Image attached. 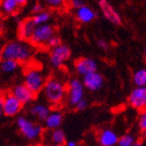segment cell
I'll list each match as a JSON object with an SVG mask.
<instances>
[{"label":"cell","instance_id":"484cf974","mask_svg":"<svg viewBox=\"0 0 146 146\" xmlns=\"http://www.w3.org/2000/svg\"><path fill=\"white\" fill-rule=\"evenodd\" d=\"M137 125H138V129L141 132L145 133L146 131V113L145 111H141V115H139L138 121H137Z\"/></svg>","mask_w":146,"mask_h":146},{"label":"cell","instance_id":"ac0fdd59","mask_svg":"<svg viewBox=\"0 0 146 146\" xmlns=\"http://www.w3.org/2000/svg\"><path fill=\"white\" fill-rule=\"evenodd\" d=\"M63 121V115L60 111H50V113L48 115V117L45 119L44 124L45 127L49 130H56L59 129V127L61 126Z\"/></svg>","mask_w":146,"mask_h":146},{"label":"cell","instance_id":"cb8c5ba5","mask_svg":"<svg viewBox=\"0 0 146 146\" xmlns=\"http://www.w3.org/2000/svg\"><path fill=\"white\" fill-rule=\"evenodd\" d=\"M136 141H137L136 137H135L134 134L127 133V134H124L123 136L119 137L117 145V146H133Z\"/></svg>","mask_w":146,"mask_h":146},{"label":"cell","instance_id":"1f68e13d","mask_svg":"<svg viewBox=\"0 0 146 146\" xmlns=\"http://www.w3.org/2000/svg\"><path fill=\"white\" fill-rule=\"evenodd\" d=\"M64 146H78V143L76 141H74V140H68V141L66 140Z\"/></svg>","mask_w":146,"mask_h":146},{"label":"cell","instance_id":"3957f363","mask_svg":"<svg viewBox=\"0 0 146 146\" xmlns=\"http://www.w3.org/2000/svg\"><path fill=\"white\" fill-rule=\"evenodd\" d=\"M46 82V78L44 74L38 68H30L25 73L24 85L35 95L43 90L44 85Z\"/></svg>","mask_w":146,"mask_h":146},{"label":"cell","instance_id":"f546056e","mask_svg":"<svg viewBox=\"0 0 146 146\" xmlns=\"http://www.w3.org/2000/svg\"><path fill=\"white\" fill-rule=\"evenodd\" d=\"M88 106V102H87V100L84 98V99H82L81 101H79L77 104H76V108H77V110H86Z\"/></svg>","mask_w":146,"mask_h":146},{"label":"cell","instance_id":"4dcf8cb0","mask_svg":"<svg viewBox=\"0 0 146 146\" xmlns=\"http://www.w3.org/2000/svg\"><path fill=\"white\" fill-rule=\"evenodd\" d=\"M97 46L99 47L101 50H107L108 49V43L107 41H105L104 39H98L97 40Z\"/></svg>","mask_w":146,"mask_h":146},{"label":"cell","instance_id":"603a6c76","mask_svg":"<svg viewBox=\"0 0 146 146\" xmlns=\"http://www.w3.org/2000/svg\"><path fill=\"white\" fill-rule=\"evenodd\" d=\"M133 83L136 87H145L146 86V70L140 68L137 70L133 75Z\"/></svg>","mask_w":146,"mask_h":146},{"label":"cell","instance_id":"83f0119b","mask_svg":"<svg viewBox=\"0 0 146 146\" xmlns=\"http://www.w3.org/2000/svg\"><path fill=\"white\" fill-rule=\"evenodd\" d=\"M43 10H44L43 4H41V3H39V2H37V3H35L33 6H32L31 12H32V15H37V13H40V12H42Z\"/></svg>","mask_w":146,"mask_h":146},{"label":"cell","instance_id":"7402d4cb","mask_svg":"<svg viewBox=\"0 0 146 146\" xmlns=\"http://www.w3.org/2000/svg\"><path fill=\"white\" fill-rule=\"evenodd\" d=\"M50 138H51V141L54 145L64 146V144H66V134H64V132L61 129L53 130V131L51 132Z\"/></svg>","mask_w":146,"mask_h":146},{"label":"cell","instance_id":"7c38bea8","mask_svg":"<svg viewBox=\"0 0 146 146\" xmlns=\"http://www.w3.org/2000/svg\"><path fill=\"white\" fill-rule=\"evenodd\" d=\"M82 83H83V86L85 89L92 91V92H96V91H99L103 87L104 78L100 73L95 72V73L89 74V75L83 77Z\"/></svg>","mask_w":146,"mask_h":146},{"label":"cell","instance_id":"9c48e42d","mask_svg":"<svg viewBox=\"0 0 146 146\" xmlns=\"http://www.w3.org/2000/svg\"><path fill=\"white\" fill-rule=\"evenodd\" d=\"M23 104L11 94L6 93L4 94L3 98V105H2V112L3 115L6 117H15L22 111Z\"/></svg>","mask_w":146,"mask_h":146},{"label":"cell","instance_id":"d6986e66","mask_svg":"<svg viewBox=\"0 0 146 146\" xmlns=\"http://www.w3.org/2000/svg\"><path fill=\"white\" fill-rule=\"evenodd\" d=\"M30 113L39 121H45L48 115L50 113V108L43 103H36L33 104L30 108Z\"/></svg>","mask_w":146,"mask_h":146},{"label":"cell","instance_id":"44dd1931","mask_svg":"<svg viewBox=\"0 0 146 146\" xmlns=\"http://www.w3.org/2000/svg\"><path fill=\"white\" fill-rule=\"evenodd\" d=\"M20 66V63L11 59H1L0 60V68L4 74H11L15 72Z\"/></svg>","mask_w":146,"mask_h":146},{"label":"cell","instance_id":"e0dca14e","mask_svg":"<svg viewBox=\"0 0 146 146\" xmlns=\"http://www.w3.org/2000/svg\"><path fill=\"white\" fill-rule=\"evenodd\" d=\"M117 140L119 136L111 129H104L98 134V143L100 146H115Z\"/></svg>","mask_w":146,"mask_h":146},{"label":"cell","instance_id":"8d00e7d4","mask_svg":"<svg viewBox=\"0 0 146 146\" xmlns=\"http://www.w3.org/2000/svg\"><path fill=\"white\" fill-rule=\"evenodd\" d=\"M50 146H61V145H54V144H52V145H50Z\"/></svg>","mask_w":146,"mask_h":146},{"label":"cell","instance_id":"5b68a950","mask_svg":"<svg viewBox=\"0 0 146 146\" xmlns=\"http://www.w3.org/2000/svg\"><path fill=\"white\" fill-rule=\"evenodd\" d=\"M17 126L23 136L29 140L39 138L43 133V128L40 125L35 124L26 117H19L17 119Z\"/></svg>","mask_w":146,"mask_h":146},{"label":"cell","instance_id":"4fadbf2b","mask_svg":"<svg viewBox=\"0 0 146 146\" xmlns=\"http://www.w3.org/2000/svg\"><path fill=\"white\" fill-rule=\"evenodd\" d=\"M10 93H11L23 105L32 102V101L34 100L35 96H36V95L33 92H31L24 84L15 85V87L12 88V90L10 91Z\"/></svg>","mask_w":146,"mask_h":146},{"label":"cell","instance_id":"277c9868","mask_svg":"<svg viewBox=\"0 0 146 146\" xmlns=\"http://www.w3.org/2000/svg\"><path fill=\"white\" fill-rule=\"evenodd\" d=\"M55 28L51 24L37 26L29 40V43L34 47H45L48 40L55 35Z\"/></svg>","mask_w":146,"mask_h":146},{"label":"cell","instance_id":"30bf717a","mask_svg":"<svg viewBox=\"0 0 146 146\" xmlns=\"http://www.w3.org/2000/svg\"><path fill=\"white\" fill-rule=\"evenodd\" d=\"M74 66H75L76 72L82 77L97 72L98 68L96 60L90 57H80L77 60H75Z\"/></svg>","mask_w":146,"mask_h":146},{"label":"cell","instance_id":"d6a6232c","mask_svg":"<svg viewBox=\"0 0 146 146\" xmlns=\"http://www.w3.org/2000/svg\"><path fill=\"white\" fill-rule=\"evenodd\" d=\"M3 98H4V94L0 93V110H2V105H3Z\"/></svg>","mask_w":146,"mask_h":146},{"label":"cell","instance_id":"ffe728a7","mask_svg":"<svg viewBox=\"0 0 146 146\" xmlns=\"http://www.w3.org/2000/svg\"><path fill=\"white\" fill-rule=\"evenodd\" d=\"M51 19V15L50 12L47 11V10H43L40 13H37L35 15H32L31 20L33 22V24L35 25V27L37 26H41V25H45L48 24V22Z\"/></svg>","mask_w":146,"mask_h":146},{"label":"cell","instance_id":"f1b7e54d","mask_svg":"<svg viewBox=\"0 0 146 146\" xmlns=\"http://www.w3.org/2000/svg\"><path fill=\"white\" fill-rule=\"evenodd\" d=\"M86 3L84 2L83 0H72L71 2H70V5H71L74 9H78V8L82 7Z\"/></svg>","mask_w":146,"mask_h":146},{"label":"cell","instance_id":"d590c367","mask_svg":"<svg viewBox=\"0 0 146 146\" xmlns=\"http://www.w3.org/2000/svg\"><path fill=\"white\" fill-rule=\"evenodd\" d=\"M2 59V49L0 48V60Z\"/></svg>","mask_w":146,"mask_h":146},{"label":"cell","instance_id":"52a82bcc","mask_svg":"<svg viewBox=\"0 0 146 146\" xmlns=\"http://www.w3.org/2000/svg\"><path fill=\"white\" fill-rule=\"evenodd\" d=\"M71 48L66 44L61 43L59 46L51 49L49 59H50V62L54 68H60L64 64L66 61H68L71 58Z\"/></svg>","mask_w":146,"mask_h":146},{"label":"cell","instance_id":"7a4b0ae2","mask_svg":"<svg viewBox=\"0 0 146 146\" xmlns=\"http://www.w3.org/2000/svg\"><path fill=\"white\" fill-rule=\"evenodd\" d=\"M42 91L47 101L52 105L61 104L66 97V84L57 78H50L46 80Z\"/></svg>","mask_w":146,"mask_h":146},{"label":"cell","instance_id":"2e32d148","mask_svg":"<svg viewBox=\"0 0 146 146\" xmlns=\"http://www.w3.org/2000/svg\"><path fill=\"white\" fill-rule=\"evenodd\" d=\"M96 15H96V11L87 4L83 5L82 7L75 10L76 19L80 23H82V24H89V23H91L92 21L95 20Z\"/></svg>","mask_w":146,"mask_h":146},{"label":"cell","instance_id":"836d02e7","mask_svg":"<svg viewBox=\"0 0 146 146\" xmlns=\"http://www.w3.org/2000/svg\"><path fill=\"white\" fill-rule=\"evenodd\" d=\"M133 146H144V143H143V142H141V141H136Z\"/></svg>","mask_w":146,"mask_h":146},{"label":"cell","instance_id":"8fae6325","mask_svg":"<svg viewBox=\"0 0 146 146\" xmlns=\"http://www.w3.org/2000/svg\"><path fill=\"white\" fill-rule=\"evenodd\" d=\"M100 10L102 15L107 21H110L112 25L115 26H121L122 25V17L119 15V12L113 8L111 4L106 0H100L98 2Z\"/></svg>","mask_w":146,"mask_h":146},{"label":"cell","instance_id":"6da1fadb","mask_svg":"<svg viewBox=\"0 0 146 146\" xmlns=\"http://www.w3.org/2000/svg\"><path fill=\"white\" fill-rule=\"evenodd\" d=\"M2 59H11L19 63L27 62L34 53V47L27 41H9L2 47Z\"/></svg>","mask_w":146,"mask_h":146},{"label":"cell","instance_id":"5bb4252c","mask_svg":"<svg viewBox=\"0 0 146 146\" xmlns=\"http://www.w3.org/2000/svg\"><path fill=\"white\" fill-rule=\"evenodd\" d=\"M26 4H27L26 0H4L0 2V13L13 15Z\"/></svg>","mask_w":146,"mask_h":146},{"label":"cell","instance_id":"8992f818","mask_svg":"<svg viewBox=\"0 0 146 146\" xmlns=\"http://www.w3.org/2000/svg\"><path fill=\"white\" fill-rule=\"evenodd\" d=\"M85 96V88L82 81L79 79H72L68 81L66 85V98L68 102L71 106H76V104L84 99Z\"/></svg>","mask_w":146,"mask_h":146},{"label":"cell","instance_id":"9a60e30c","mask_svg":"<svg viewBox=\"0 0 146 146\" xmlns=\"http://www.w3.org/2000/svg\"><path fill=\"white\" fill-rule=\"evenodd\" d=\"M35 25L32 22L31 17L26 19L19 23V28H17V36L20 38L21 41L29 42L32 34L35 30Z\"/></svg>","mask_w":146,"mask_h":146},{"label":"cell","instance_id":"e575fe53","mask_svg":"<svg viewBox=\"0 0 146 146\" xmlns=\"http://www.w3.org/2000/svg\"><path fill=\"white\" fill-rule=\"evenodd\" d=\"M2 25H3V17H2V15L0 13V30L2 28Z\"/></svg>","mask_w":146,"mask_h":146},{"label":"cell","instance_id":"ba28073f","mask_svg":"<svg viewBox=\"0 0 146 146\" xmlns=\"http://www.w3.org/2000/svg\"><path fill=\"white\" fill-rule=\"evenodd\" d=\"M128 102L130 106L137 110L145 111L146 107V88L145 87H135L130 92L128 97Z\"/></svg>","mask_w":146,"mask_h":146},{"label":"cell","instance_id":"4316f807","mask_svg":"<svg viewBox=\"0 0 146 146\" xmlns=\"http://www.w3.org/2000/svg\"><path fill=\"white\" fill-rule=\"evenodd\" d=\"M45 4L51 8H60L64 4V1L62 0H47L45 1Z\"/></svg>","mask_w":146,"mask_h":146},{"label":"cell","instance_id":"d4e9b609","mask_svg":"<svg viewBox=\"0 0 146 146\" xmlns=\"http://www.w3.org/2000/svg\"><path fill=\"white\" fill-rule=\"evenodd\" d=\"M61 44V39H60V37L59 36H57V35H54V36H52L50 39L48 40V42L46 43V45H45V47L46 48H48V49H53V48H55V47H57V46H59Z\"/></svg>","mask_w":146,"mask_h":146}]
</instances>
